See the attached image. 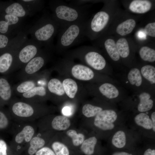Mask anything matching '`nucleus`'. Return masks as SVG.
I'll use <instances>...</instances> for the list:
<instances>
[{
    "instance_id": "f257e3e1",
    "label": "nucleus",
    "mask_w": 155,
    "mask_h": 155,
    "mask_svg": "<svg viewBox=\"0 0 155 155\" xmlns=\"http://www.w3.org/2000/svg\"><path fill=\"white\" fill-rule=\"evenodd\" d=\"M49 5L51 16L60 28L87 20L88 4L75 5L68 4L62 0H53L49 1Z\"/></svg>"
},
{
    "instance_id": "f03ea898",
    "label": "nucleus",
    "mask_w": 155,
    "mask_h": 155,
    "mask_svg": "<svg viewBox=\"0 0 155 155\" xmlns=\"http://www.w3.org/2000/svg\"><path fill=\"white\" fill-rule=\"evenodd\" d=\"M60 27L51 13L44 12L32 26L25 30L27 34L42 47L49 50L54 48L53 40L58 34Z\"/></svg>"
},
{
    "instance_id": "7ed1b4c3",
    "label": "nucleus",
    "mask_w": 155,
    "mask_h": 155,
    "mask_svg": "<svg viewBox=\"0 0 155 155\" xmlns=\"http://www.w3.org/2000/svg\"><path fill=\"white\" fill-rule=\"evenodd\" d=\"M8 105L12 119L18 124L36 121L46 111L42 103L28 102L15 97Z\"/></svg>"
},
{
    "instance_id": "20e7f679",
    "label": "nucleus",
    "mask_w": 155,
    "mask_h": 155,
    "mask_svg": "<svg viewBox=\"0 0 155 155\" xmlns=\"http://www.w3.org/2000/svg\"><path fill=\"white\" fill-rule=\"evenodd\" d=\"M112 78L130 93L147 92L155 94V89L143 78L138 66L135 65L124 71L114 72Z\"/></svg>"
},
{
    "instance_id": "39448f33",
    "label": "nucleus",
    "mask_w": 155,
    "mask_h": 155,
    "mask_svg": "<svg viewBox=\"0 0 155 155\" xmlns=\"http://www.w3.org/2000/svg\"><path fill=\"white\" fill-rule=\"evenodd\" d=\"M87 20L60 28L58 33L57 42L54 47L56 50L63 51L80 43L85 36Z\"/></svg>"
},
{
    "instance_id": "423d86ee",
    "label": "nucleus",
    "mask_w": 155,
    "mask_h": 155,
    "mask_svg": "<svg viewBox=\"0 0 155 155\" xmlns=\"http://www.w3.org/2000/svg\"><path fill=\"white\" fill-rule=\"evenodd\" d=\"M38 129L36 121L17 123L10 144L11 148L16 155H20L24 151Z\"/></svg>"
},
{
    "instance_id": "0eeeda50",
    "label": "nucleus",
    "mask_w": 155,
    "mask_h": 155,
    "mask_svg": "<svg viewBox=\"0 0 155 155\" xmlns=\"http://www.w3.org/2000/svg\"><path fill=\"white\" fill-rule=\"evenodd\" d=\"M75 56L81 58L88 65L95 70L103 71L105 75L112 77L114 71L107 63L104 57L98 52L89 46H84L73 52Z\"/></svg>"
},
{
    "instance_id": "6e6552de",
    "label": "nucleus",
    "mask_w": 155,
    "mask_h": 155,
    "mask_svg": "<svg viewBox=\"0 0 155 155\" xmlns=\"http://www.w3.org/2000/svg\"><path fill=\"white\" fill-rule=\"evenodd\" d=\"M25 30L15 37L9 47L0 54V75L4 76L13 71L16 55L20 49L28 38Z\"/></svg>"
},
{
    "instance_id": "1a4fd4ad",
    "label": "nucleus",
    "mask_w": 155,
    "mask_h": 155,
    "mask_svg": "<svg viewBox=\"0 0 155 155\" xmlns=\"http://www.w3.org/2000/svg\"><path fill=\"white\" fill-rule=\"evenodd\" d=\"M42 46L31 38H28L17 54L13 71L22 69L42 50Z\"/></svg>"
},
{
    "instance_id": "9d476101",
    "label": "nucleus",
    "mask_w": 155,
    "mask_h": 155,
    "mask_svg": "<svg viewBox=\"0 0 155 155\" xmlns=\"http://www.w3.org/2000/svg\"><path fill=\"white\" fill-rule=\"evenodd\" d=\"M50 50L44 48L22 69L18 73V79L21 81L28 78L38 73L48 59V52Z\"/></svg>"
},
{
    "instance_id": "9b49d317",
    "label": "nucleus",
    "mask_w": 155,
    "mask_h": 155,
    "mask_svg": "<svg viewBox=\"0 0 155 155\" xmlns=\"http://www.w3.org/2000/svg\"><path fill=\"white\" fill-rule=\"evenodd\" d=\"M121 112H119L116 107L104 109L95 116L94 125L103 131H113L116 126Z\"/></svg>"
},
{
    "instance_id": "f8f14e48",
    "label": "nucleus",
    "mask_w": 155,
    "mask_h": 155,
    "mask_svg": "<svg viewBox=\"0 0 155 155\" xmlns=\"http://www.w3.org/2000/svg\"><path fill=\"white\" fill-rule=\"evenodd\" d=\"M110 16L106 11H100L89 20H87L85 30V36L91 40L96 38L106 27Z\"/></svg>"
},
{
    "instance_id": "ddd939ff",
    "label": "nucleus",
    "mask_w": 155,
    "mask_h": 155,
    "mask_svg": "<svg viewBox=\"0 0 155 155\" xmlns=\"http://www.w3.org/2000/svg\"><path fill=\"white\" fill-rule=\"evenodd\" d=\"M102 45L110 59L115 62V72L124 71L126 68L120 65L121 59L114 40L111 38L107 39L105 40Z\"/></svg>"
},
{
    "instance_id": "4468645a",
    "label": "nucleus",
    "mask_w": 155,
    "mask_h": 155,
    "mask_svg": "<svg viewBox=\"0 0 155 155\" xmlns=\"http://www.w3.org/2000/svg\"><path fill=\"white\" fill-rule=\"evenodd\" d=\"M48 94L45 88L42 86H37L19 96L24 100L33 103H41L48 97Z\"/></svg>"
},
{
    "instance_id": "2eb2a0df",
    "label": "nucleus",
    "mask_w": 155,
    "mask_h": 155,
    "mask_svg": "<svg viewBox=\"0 0 155 155\" xmlns=\"http://www.w3.org/2000/svg\"><path fill=\"white\" fill-rule=\"evenodd\" d=\"M12 86L7 78L0 75V107L9 104L14 97Z\"/></svg>"
},
{
    "instance_id": "dca6fc26",
    "label": "nucleus",
    "mask_w": 155,
    "mask_h": 155,
    "mask_svg": "<svg viewBox=\"0 0 155 155\" xmlns=\"http://www.w3.org/2000/svg\"><path fill=\"white\" fill-rule=\"evenodd\" d=\"M41 80L38 73L26 80L21 81L12 87L14 93L20 96L38 86V83Z\"/></svg>"
},
{
    "instance_id": "f3484780",
    "label": "nucleus",
    "mask_w": 155,
    "mask_h": 155,
    "mask_svg": "<svg viewBox=\"0 0 155 155\" xmlns=\"http://www.w3.org/2000/svg\"><path fill=\"white\" fill-rule=\"evenodd\" d=\"M73 76L75 78L82 81H89L95 77L94 71L88 66L81 64L73 65L71 69Z\"/></svg>"
},
{
    "instance_id": "a211bd4d",
    "label": "nucleus",
    "mask_w": 155,
    "mask_h": 155,
    "mask_svg": "<svg viewBox=\"0 0 155 155\" xmlns=\"http://www.w3.org/2000/svg\"><path fill=\"white\" fill-rule=\"evenodd\" d=\"M43 135L41 132H37L24 151L26 155H34L37 151L45 146L46 142Z\"/></svg>"
},
{
    "instance_id": "6ab92c4d",
    "label": "nucleus",
    "mask_w": 155,
    "mask_h": 155,
    "mask_svg": "<svg viewBox=\"0 0 155 155\" xmlns=\"http://www.w3.org/2000/svg\"><path fill=\"white\" fill-rule=\"evenodd\" d=\"M152 7L151 1L147 0H134L129 6V9L132 12L143 14L149 11Z\"/></svg>"
},
{
    "instance_id": "aec40b11",
    "label": "nucleus",
    "mask_w": 155,
    "mask_h": 155,
    "mask_svg": "<svg viewBox=\"0 0 155 155\" xmlns=\"http://www.w3.org/2000/svg\"><path fill=\"white\" fill-rule=\"evenodd\" d=\"M141 74L147 82L155 89V67L150 64L138 66Z\"/></svg>"
},
{
    "instance_id": "412c9836",
    "label": "nucleus",
    "mask_w": 155,
    "mask_h": 155,
    "mask_svg": "<svg viewBox=\"0 0 155 155\" xmlns=\"http://www.w3.org/2000/svg\"><path fill=\"white\" fill-rule=\"evenodd\" d=\"M21 3L29 12L30 16L42 10L44 7V1L41 0H20Z\"/></svg>"
},
{
    "instance_id": "4be33fe9",
    "label": "nucleus",
    "mask_w": 155,
    "mask_h": 155,
    "mask_svg": "<svg viewBox=\"0 0 155 155\" xmlns=\"http://www.w3.org/2000/svg\"><path fill=\"white\" fill-rule=\"evenodd\" d=\"M128 141V136L126 132L120 129L115 131L111 139V142L115 147L121 149L126 145Z\"/></svg>"
},
{
    "instance_id": "5701e85b",
    "label": "nucleus",
    "mask_w": 155,
    "mask_h": 155,
    "mask_svg": "<svg viewBox=\"0 0 155 155\" xmlns=\"http://www.w3.org/2000/svg\"><path fill=\"white\" fill-rule=\"evenodd\" d=\"M71 125L70 120L67 117L62 115L54 117L51 123L52 128L56 130H64L67 129Z\"/></svg>"
},
{
    "instance_id": "b1692460",
    "label": "nucleus",
    "mask_w": 155,
    "mask_h": 155,
    "mask_svg": "<svg viewBox=\"0 0 155 155\" xmlns=\"http://www.w3.org/2000/svg\"><path fill=\"white\" fill-rule=\"evenodd\" d=\"M134 120L136 124L144 129L150 130L152 128V120L146 112L135 113Z\"/></svg>"
},
{
    "instance_id": "393cba45",
    "label": "nucleus",
    "mask_w": 155,
    "mask_h": 155,
    "mask_svg": "<svg viewBox=\"0 0 155 155\" xmlns=\"http://www.w3.org/2000/svg\"><path fill=\"white\" fill-rule=\"evenodd\" d=\"M135 20L129 19L119 24L116 29V32L119 35L125 36L130 33L136 26Z\"/></svg>"
},
{
    "instance_id": "a878e982",
    "label": "nucleus",
    "mask_w": 155,
    "mask_h": 155,
    "mask_svg": "<svg viewBox=\"0 0 155 155\" xmlns=\"http://www.w3.org/2000/svg\"><path fill=\"white\" fill-rule=\"evenodd\" d=\"M47 88L48 91L52 94L61 96L65 93L62 83L57 78L50 80L48 82Z\"/></svg>"
},
{
    "instance_id": "bb28decb",
    "label": "nucleus",
    "mask_w": 155,
    "mask_h": 155,
    "mask_svg": "<svg viewBox=\"0 0 155 155\" xmlns=\"http://www.w3.org/2000/svg\"><path fill=\"white\" fill-rule=\"evenodd\" d=\"M62 83L65 93L69 98H74L78 90L76 82L71 79L67 78L63 80Z\"/></svg>"
},
{
    "instance_id": "cd10ccee",
    "label": "nucleus",
    "mask_w": 155,
    "mask_h": 155,
    "mask_svg": "<svg viewBox=\"0 0 155 155\" xmlns=\"http://www.w3.org/2000/svg\"><path fill=\"white\" fill-rule=\"evenodd\" d=\"M116 45L121 59H126L129 57L130 52L128 42L124 38H119Z\"/></svg>"
},
{
    "instance_id": "c85d7f7f",
    "label": "nucleus",
    "mask_w": 155,
    "mask_h": 155,
    "mask_svg": "<svg viewBox=\"0 0 155 155\" xmlns=\"http://www.w3.org/2000/svg\"><path fill=\"white\" fill-rule=\"evenodd\" d=\"M97 140L96 137L92 136L84 140L80 147L81 151L86 155H92L94 151Z\"/></svg>"
},
{
    "instance_id": "c756f323",
    "label": "nucleus",
    "mask_w": 155,
    "mask_h": 155,
    "mask_svg": "<svg viewBox=\"0 0 155 155\" xmlns=\"http://www.w3.org/2000/svg\"><path fill=\"white\" fill-rule=\"evenodd\" d=\"M139 53L141 59L144 61L154 63L155 61V50L154 49L143 46L140 49Z\"/></svg>"
},
{
    "instance_id": "7c9ffc66",
    "label": "nucleus",
    "mask_w": 155,
    "mask_h": 155,
    "mask_svg": "<svg viewBox=\"0 0 155 155\" xmlns=\"http://www.w3.org/2000/svg\"><path fill=\"white\" fill-rule=\"evenodd\" d=\"M104 109L101 107L87 104L83 107L82 113L85 117L90 118L95 117Z\"/></svg>"
},
{
    "instance_id": "2f4dec72",
    "label": "nucleus",
    "mask_w": 155,
    "mask_h": 155,
    "mask_svg": "<svg viewBox=\"0 0 155 155\" xmlns=\"http://www.w3.org/2000/svg\"><path fill=\"white\" fill-rule=\"evenodd\" d=\"M12 119L9 112H6L0 110V129H5L8 128L10 125L16 124Z\"/></svg>"
},
{
    "instance_id": "473e14b6",
    "label": "nucleus",
    "mask_w": 155,
    "mask_h": 155,
    "mask_svg": "<svg viewBox=\"0 0 155 155\" xmlns=\"http://www.w3.org/2000/svg\"><path fill=\"white\" fill-rule=\"evenodd\" d=\"M51 148L56 155H69V149L64 144L58 141H54L51 144Z\"/></svg>"
},
{
    "instance_id": "72a5a7b5",
    "label": "nucleus",
    "mask_w": 155,
    "mask_h": 155,
    "mask_svg": "<svg viewBox=\"0 0 155 155\" xmlns=\"http://www.w3.org/2000/svg\"><path fill=\"white\" fill-rule=\"evenodd\" d=\"M66 134L71 138L73 144L75 146H78L81 145L84 141V135L82 133H77L75 130H69L67 131Z\"/></svg>"
},
{
    "instance_id": "f704fd0d",
    "label": "nucleus",
    "mask_w": 155,
    "mask_h": 155,
    "mask_svg": "<svg viewBox=\"0 0 155 155\" xmlns=\"http://www.w3.org/2000/svg\"><path fill=\"white\" fill-rule=\"evenodd\" d=\"M15 36L10 38L5 35L0 34V50L7 49L13 41Z\"/></svg>"
},
{
    "instance_id": "c9c22d12",
    "label": "nucleus",
    "mask_w": 155,
    "mask_h": 155,
    "mask_svg": "<svg viewBox=\"0 0 155 155\" xmlns=\"http://www.w3.org/2000/svg\"><path fill=\"white\" fill-rule=\"evenodd\" d=\"M144 30L146 34L149 36L155 37V22L150 23L145 27Z\"/></svg>"
},
{
    "instance_id": "e433bc0d",
    "label": "nucleus",
    "mask_w": 155,
    "mask_h": 155,
    "mask_svg": "<svg viewBox=\"0 0 155 155\" xmlns=\"http://www.w3.org/2000/svg\"><path fill=\"white\" fill-rule=\"evenodd\" d=\"M34 155H56L51 148L44 146L39 150Z\"/></svg>"
},
{
    "instance_id": "4c0bfd02",
    "label": "nucleus",
    "mask_w": 155,
    "mask_h": 155,
    "mask_svg": "<svg viewBox=\"0 0 155 155\" xmlns=\"http://www.w3.org/2000/svg\"><path fill=\"white\" fill-rule=\"evenodd\" d=\"M8 146L6 142L0 139V155H8Z\"/></svg>"
},
{
    "instance_id": "58836bf2",
    "label": "nucleus",
    "mask_w": 155,
    "mask_h": 155,
    "mask_svg": "<svg viewBox=\"0 0 155 155\" xmlns=\"http://www.w3.org/2000/svg\"><path fill=\"white\" fill-rule=\"evenodd\" d=\"M151 119L152 120L153 126L152 129L154 133L155 132V111H153L151 114Z\"/></svg>"
},
{
    "instance_id": "ea45409f",
    "label": "nucleus",
    "mask_w": 155,
    "mask_h": 155,
    "mask_svg": "<svg viewBox=\"0 0 155 155\" xmlns=\"http://www.w3.org/2000/svg\"><path fill=\"white\" fill-rule=\"evenodd\" d=\"M143 155H155V150L148 148L145 151Z\"/></svg>"
},
{
    "instance_id": "a19ab883",
    "label": "nucleus",
    "mask_w": 155,
    "mask_h": 155,
    "mask_svg": "<svg viewBox=\"0 0 155 155\" xmlns=\"http://www.w3.org/2000/svg\"><path fill=\"white\" fill-rule=\"evenodd\" d=\"M62 112L64 115H69L71 113V108L69 107H65L62 109Z\"/></svg>"
},
{
    "instance_id": "79ce46f5",
    "label": "nucleus",
    "mask_w": 155,
    "mask_h": 155,
    "mask_svg": "<svg viewBox=\"0 0 155 155\" xmlns=\"http://www.w3.org/2000/svg\"><path fill=\"white\" fill-rule=\"evenodd\" d=\"M112 155H133L132 154L125 152H117L112 154Z\"/></svg>"
}]
</instances>
